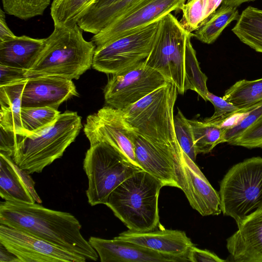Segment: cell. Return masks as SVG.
Wrapping results in <instances>:
<instances>
[{
	"label": "cell",
	"mask_w": 262,
	"mask_h": 262,
	"mask_svg": "<svg viewBox=\"0 0 262 262\" xmlns=\"http://www.w3.org/2000/svg\"><path fill=\"white\" fill-rule=\"evenodd\" d=\"M0 224L26 231L86 260L98 258L82 236L80 223L70 213L48 209L38 203L5 201L0 204Z\"/></svg>",
	"instance_id": "6da1fadb"
},
{
	"label": "cell",
	"mask_w": 262,
	"mask_h": 262,
	"mask_svg": "<svg viewBox=\"0 0 262 262\" xmlns=\"http://www.w3.org/2000/svg\"><path fill=\"white\" fill-rule=\"evenodd\" d=\"M95 49L92 41L85 40L77 24L54 25L26 77L49 76L77 80L92 67Z\"/></svg>",
	"instance_id": "7a4b0ae2"
},
{
	"label": "cell",
	"mask_w": 262,
	"mask_h": 262,
	"mask_svg": "<svg viewBox=\"0 0 262 262\" xmlns=\"http://www.w3.org/2000/svg\"><path fill=\"white\" fill-rule=\"evenodd\" d=\"M162 183L145 170L120 184L105 205L132 231L147 232L160 225L158 199Z\"/></svg>",
	"instance_id": "3957f363"
},
{
	"label": "cell",
	"mask_w": 262,
	"mask_h": 262,
	"mask_svg": "<svg viewBox=\"0 0 262 262\" xmlns=\"http://www.w3.org/2000/svg\"><path fill=\"white\" fill-rule=\"evenodd\" d=\"M82 127L77 112L60 113L50 126L29 136L15 135L12 159L29 174L41 172L48 165L62 156Z\"/></svg>",
	"instance_id": "277c9868"
},
{
	"label": "cell",
	"mask_w": 262,
	"mask_h": 262,
	"mask_svg": "<svg viewBox=\"0 0 262 262\" xmlns=\"http://www.w3.org/2000/svg\"><path fill=\"white\" fill-rule=\"evenodd\" d=\"M178 91L172 82L153 91L122 110L135 132L150 141L180 145L174 127V106Z\"/></svg>",
	"instance_id": "5b68a950"
},
{
	"label": "cell",
	"mask_w": 262,
	"mask_h": 262,
	"mask_svg": "<svg viewBox=\"0 0 262 262\" xmlns=\"http://www.w3.org/2000/svg\"><path fill=\"white\" fill-rule=\"evenodd\" d=\"M220 209L236 224L262 207V158L252 157L233 165L220 183Z\"/></svg>",
	"instance_id": "8992f818"
},
{
	"label": "cell",
	"mask_w": 262,
	"mask_h": 262,
	"mask_svg": "<svg viewBox=\"0 0 262 262\" xmlns=\"http://www.w3.org/2000/svg\"><path fill=\"white\" fill-rule=\"evenodd\" d=\"M83 169L88 178L86 192L91 206L105 205L110 194L120 184L135 173L144 170L104 141L90 144Z\"/></svg>",
	"instance_id": "52a82bcc"
},
{
	"label": "cell",
	"mask_w": 262,
	"mask_h": 262,
	"mask_svg": "<svg viewBox=\"0 0 262 262\" xmlns=\"http://www.w3.org/2000/svg\"><path fill=\"white\" fill-rule=\"evenodd\" d=\"M187 32L171 13L159 20L155 39L145 64L173 83L178 93L184 91V59Z\"/></svg>",
	"instance_id": "ba28073f"
},
{
	"label": "cell",
	"mask_w": 262,
	"mask_h": 262,
	"mask_svg": "<svg viewBox=\"0 0 262 262\" xmlns=\"http://www.w3.org/2000/svg\"><path fill=\"white\" fill-rule=\"evenodd\" d=\"M159 20L96 47L93 60V69L110 75L144 61L152 49Z\"/></svg>",
	"instance_id": "9c48e42d"
},
{
	"label": "cell",
	"mask_w": 262,
	"mask_h": 262,
	"mask_svg": "<svg viewBox=\"0 0 262 262\" xmlns=\"http://www.w3.org/2000/svg\"><path fill=\"white\" fill-rule=\"evenodd\" d=\"M132 140L139 166L158 179L164 186L184 188L183 151L180 145L149 141L134 130Z\"/></svg>",
	"instance_id": "30bf717a"
},
{
	"label": "cell",
	"mask_w": 262,
	"mask_h": 262,
	"mask_svg": "<svg viewBox=\"0 0 262 262\" xmlns=\"http://www.w3.org/2000/svg\"><path fill=\"white\" fill-rule=\"evenodd\" d=\"M103 93L106 105L123 110L164 85L165 78L145 60L122 72L110 74Z\"/></svg>",
	"instance_id": "8fae6325"
},
{
	"label": "cell",
	"mask_w": 262,
	"mask_h": 262,
	"mask_svg": "<svg viewBox=\"0 0 262 262\" xmlns=\"http://www.w3.org/2000/svg\"><path fill=\"white\" fill-rule=\"evenodd\" d=\"M134 130L126 120L122 110L106 105L89 115L83 127L90 144L105 142L134 165L140 167L136 160L132 140Z\"/></svg>",
	"instance_id": "7c38bea8"
},
{
	"label": "cell",
	"mask_w": 262,
	"mask_h": 262,
	"mask_svg": "<svg viewBox=\"0 0 262 262\" xmlns=\"http://www.w3.org/2000/svg\"><path fill=\"white\" fill-rule=\"evenodd\" d=\"M186 0H140L91 39L96 47L122 37L159 20L174 11L181 10Z\"/></svg>",
	"instance_id": "4fadbf2b"
},
{
	"label": "cell",
	"mask_w": 262,
	"mask_h": 262,
	"mask_svg": "<svg viewBox=\"0 0 262 262\" xmlns=\"http://www.w3.org/2000/svg\"><path fill=\"white\" fill-rule=\"evenodd\" d=\"M0 243L21 262H85L84 258L20 229L0 224Z\"/></svg>",
	"instance_id": "5bb4252c"
},
{
	"label": "cell",
	"mask_w": 262,
	"mask_h": 262,
	"mask_svg": "<svg viewBox=\"0 0 262 262\" xmlns=\"http://www.w3.org/2000/svg\"><path fill=\"white\" fill-rule=\"evenodd\" d=\"M236 224L238 229L226 240V261L262 262V207Z\"/></svg>",
	"instance_id": "9a60e30c"
},
{
	"label": "cell",
	"mask_w": 262,
	"mask_h": 262,
	"mask_svg": "<svg viewBox=\"0 0 262 262\" xmlns=\"http://www.w3.org/2000/svg\"><path fill=\"white\" fill-rule=\"evenodd\" d=\"M78 93L72 80L55 76L28 78L22 94V107H50L58 110Z\"/></svg>",
	"instance_id": "2e32d148"
},
{
	"label": "cell",
	"mask_w": 262,
	"mask_h": 262,
	"mask_svg": "<svg viewBox=\"0 0 262 262\" xmlns=\"http://www.w3.org/2000/svg\"><path fill=\"white\" fill-rule=\"evenodd\" d=\"M114 238L139 245L164 255L182 258L185 261H188L187 254L193 246L184 231L164 228L147 232L128 230Z\"/></svg>",
	"instance_id": "e0dca14e"
},
{
	"label": "cell",
	"mask_w": 262,
	"mask_h": 262,
	"mask_svg": "<svg viewBox=\"0 0 262 262\" xmlns=\"http://www.w3.org/2000/svg\"><path fill=\"white\" fill-rule=\"evenodd\" d=\"M184 192L190 206L202 216L221 213L220 198L207 178L193 162L183 152Z\"/></svg>",
	"instance_id": "ac0fdd59"
},
{
	"label": "cell",
	"mask_w": 262,
	"mask_h": 262,
	"mask_svg": "<svg viewBox=\"0 0 262 262\" xmlns=\"http://www.w3.org/2000/svg\"><path fill=\"white\" fill-rule=\"evenodd\" d=\"M89 242L101 262L185 261L182 258L164 255L139 245L118 239L91 236Z\"/></svg>",
	"instance_id": "d6986e66"
},
{
	"label": "cell",
	"mask_w": 262,
	"mask_h": 262,
	"mask_svg": "<svg viewBox=\"0 0 262 262\" xmlns=\"http://www.w3.org/2000/svg\"><path fill=\"white\" fill-rule=\"evenodd\" d=\"M29 174L15 164L12 157L0 152V196L3 199L18 203H41Z\"/></svg>",
	"instance_id": "ffe728a7"
},
{
	"label": "cell",
	"mask_w": 262,
	"mask_h": 262,
	"mask_svg": "<svg viewBox=\"0 0 262 262\" xmlns=\"http://www.w3.org/2000/svg\"><path fill=\"white\" fill-rule=\"evenodd\" d=\"M44 42L45 38L26 35L0 41V64L28 71L35 62Z\"/></svg>",
	"instance_id": "44dd1931"
},
{
	"label": "cell",
	"mask_w": 262,
	"mask_h": 262,
	"mask_svg": "<svg viewBox=\"0 0 262 262\" xmlns=\"http://www.w3.org/2000/svg\"><path fill=\"white\" fill-rule=\"evenodd\" d=\"M27 78L0 86V129L26 136L21 119V99Z\"/></svg>",
	"instance_id": "7402d4cb"
},
{
	"label": "cell",
	"mask_w": 262,
	"mask_h": 262,
	"mask_svg": "<svg viewBox=\"0 0 262 262\" xmlns=\"http://www.w3.org/2000/svg\"><path fill=\"white\" fill-rule=\"evenodd\" d=\"M231 30L242 42L262 53L261 9L247 7Z\"/></svg>",
	"instance_id": "603a6c76"
},
{
	"label": "cell",
	"mask_w": 262,
	"mask_h": 262,
	"mask_svg": "<svg viewBox=\"0 0 262 262\" xmlns=\"http://www.w3.org/2000/svg\"><path fill=\"white\" fill-rule=\"evenodd\" d=\"M239 109L249 111L262 103V78L236 82L222 97Z\"/></svg>",
	"instance_id": "cb8c5ba5"
},
{
	"label": "cell",
	"mask_w": 262,
	"mask_h": 262,
	"mask_svg": "<svg viewBox=\"0 0 262 262\" xmlns=\"http://www.w3.org/2000/svg\"><path fill=\"white\" fill-rule=\"evenodd\" d=\"M239 14L236 7L221 4L207 20L193 33V36L201 42H214L223 31L233 20H237Z\"/></svg>",
	"instance_id": "d4e9b609"
},
{
	"label": "cell",
	"mask_w": 262,
	"mask_h": 262,
	"mask_svg": "<svg viewBox=\"0 0 262 262\" xmlns=\"http://www.w3.org/2000/svg\"><path fill=\"white\" fill-rule=\"evenodd\" d=\"M140 1L120 0L95 13L82 16L77 25L82 31L96 34Z\"/></svg>",
	"instance_id": "484cf974"
},
{
	"label": "cell",
	"mask_w": 262,
	"mask_h": 262,
	"mask_svg": "<svg viewBox=\"0 0 262 262\" xmlns=\"http://www.w3.org/2000/svg\"><path fill=\"white\" fill-rule=\"evenodd\" d=\"M192 33L187 34L184 59V91L191 90L197 93L205 101H207V95L209 92L207 86V77L201 71L193 48L191 38Z\"/></svg>",
	"instance_id": "4316f807"
},
{
	"label": "cell",
	"mask_w": 262,
	"mask_h": 262,
	"mask_svg": "<svg viewBox=\"0 0 262 262\" xmlns=\"http://www.w3.org/2000/svg\"><path fill=\"white\" fill-rule=\"evenodd\" d=\"M223 0H187L181 9L179 21L188 32L200 28L221 5Z\"/></svg>",
	"instance_id": "83f0119b"
},
{
	"label": "cell",
	"mask_w": 262,
	"mask_h": 262,
	"mask_svg": "<svg viewBox=\"0 0 262 262\" xmlns=\"http://www.w3.org/2000/svg\"><path fill=\"white\" fill-rule=\"evenodd\" d=\"M193 135L195 151L208 154L219 144L224 143L225 128L198 120H189Z\"/></svg>",
	"instance_id": "f1b7e54d"
},
{
	"label": "cell",
	"mask_w": 262,
	"mask_h": 262,
	"mask_svg": "<svg viewBox=\"0 0 262 262\" xmlns=\"http://www.w3.org/2000/svg\"><path fill=\"white\" fill-rule=\"evenodd\" d=\"M96 0H53L51 15L54 25L77 24L87 9Z\"/></svg>",
	"instance_id": "f546056e"
},
{
	"label": "cell",
	"mask_w": 262,
	"mask_h": 262,
	"mask_svg": "<svg viewBox=\"0 0 262 262\" xmlns=\"http://www.w3.org/2000/svg\"><path fill=\"white\" fill-rule=\"evenodd\" d=\"M60 112L50 107H22L21 119L26 136L38 133L52 125Z\"/></svg>",
	"instance_id": "4dcf8cb0"
},
{
	"label": "cell",
	"mask_w": 262,
	"mask_h": 262,
	"mask_svg": "<svg viewBox=\"0 0 262 262\" xmlns=\"http://www.w3.org/2000/svg\"><path fill=\"white\" fill-rule=\"evenodd\" d=\"M2 2L6 14L27 20L42 15L50 0H2Z\"/></svg>",
	"instance_id": "1f68e13d"
},
{
	"label": "cell",
	"mask_w": 262,
	"mask_h": 262,
	"mask_svg": "<svg viewBox=\"0 0 262 262\" xmlns=\"http://www.w3.org/2000/svg\"><path fill=\"white\" fill-rule=\"evenodd\" d=\"M174 127L177 140L180 147L195 162L198 154L195 149L192 128L188 119L179 109L174 116Z\"/></svg>",
	"instance_id": "d6a6232c"
},
{
	"label": "cell",
	"mask_w": 262,
	"mask_h": 262,
	"mask_svg": "<svg viewBox=\"0 0 262 262\" xmlns=\"http://www.w3.org/2000/svg\"><path fill=\"white\" fill-rule=\"evenodd\" d=\"M207 101H209L214 107V114L210 117L205 118L203 121L207 123L221 126L227 120L238 113H246V111L239 109L231 103L223 98L208 92Z\"/></svg>",
	"instance_id": "836d02e7"
},
{
	"label": "cell",
	"mask_w": 262,
	"mask_h": 262,
	"mask_svg": "<svg viewBox=\"0 0 262 262\" xmlns=\"http://www.w3.org/2000/svg\"><path fill=\"white\" fill-rule=\"evenodd\" d=\"M262 116V103L250 110L236 124L225 127L224 142L231 144Z\"/></svg>",
	"instance_id": "e575fe53"
},
{
	"label": "cell",
	"mask_w": 262,
	"mask_h": 262,
	"mask_svg": "<svg viewBox=\"0 0 262 262\" xmlns=\"http://www.w3.org/2000/svg\"><path fill=\"white\" fill-rule=\"evenodd\" d=\"M231 145L249 149L262 148V116Z\"/></svg>",
	"instance_id": "d590c367"
},
{
	"label": "cell",
	"mask_w": 262,
	"mask_h": 262,
	"mask_svg": "<svg viewBox=\"0 0 262 262\" xmlns=\"http://www.w3.org/2000/svg\"><path fill=\"white\" fill-rule=\"evenodd\" d=\"M26 70L0 64V86L9 84L27 78Z\"/></svg>",
	"instance_id": "8d00e7d4"
},
{
	"label": "cell",
	"mask_w": 262,
	"mask_h": 262,
	"mask_svg": "<svg viewBox=\"0 0 262 262\" xmlns=\"http://www.w3.org/2000/svg\"><path fill=\"white\" fill-rule=\"evenodd\" d=\"M187 259L191 262H224L223 259L215 253L207 250H202L192 246L187 254Z\"/></svg>",
	"instance_id": "74e56055"
},
{
	"label": "cell",
	"mask_w": 262,
	"mask_h": 262,
	"mask_svg": "<svg viewBox=\"0 0 262 262\" xmlns=\"http://www.w3.org/2000/svg\"><path fill=\"white\" fill-rule=\"evenodd\" d=\"M5 12L0 10V41H2L15 36L8 27L5 19Z\"/></svg>",
	"instance_id": "f35d334b"
},
{
	"label": "cell",
	"mask_w": 262,
	"mask_h": 262,
	"mask_svg": "<svg viewBox=\"0 0 262 262\" xmlns=\"http://www.w3.org/2000/svg\"><path fill=\"white\" fill-rule=\"evenodd\" d=\"M120 0H96L83 15H89L106 8Z\"/></svg>",
	"instance_id": "ab89813d"
},
{
	"label": "cell",
	"mask_w": 262,
	"mask_h": 262,
	"mask_svg": "<svg viewBox=\"0 0 262 262\" xmlns=\"http://www.w3.org/2000/svg\"><path fill=\"white\" fill-rule=\"evenodd\" d=\"M0 262H21L14 254L0 243Z\"/></svg>",
	"instance_id": "60d3db41"
},
{
	"label": "cell",
	"mask_w": 262,
	"mask_h": 262,
	"mask_svg": "<svg viewBox=\"0 0 262 262\" xmlns=\"http://www.w3.org/2000/svg\"><path fill=\"white\" fill-rule=\"evenodd\" d=\"M255 1L256 0H223L222 4L237 8L244 3L253 2Z\"/></svg>",
	"instance_id": "b9f144b4"
}]
</instances>
